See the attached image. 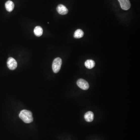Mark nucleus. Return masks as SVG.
Wrapping results in <instances>:
<instances>
[{
  "instance_id": "nucleus-2",
  "label": "nucleus",
  "mask_w": 140,
  "mask_h": 140,
  "mask_svg": "<svg viewBox=\"0 0 140 140\" xmlns=\"http://www.w3.org/2000/svg\"><path fill=\"white\" fill-rule=\"evenodd\" d=\"M62 64V60L60 58H57L54 59L52 64V69L53 72L57 73L60 71Z\"/></svg>"
},
{
  "instance_id": "nucleus-3",
  "label": "nucleus",
  "mask_w": 140,
  "mask_h": 140,
  "mask_svg": "<svg viewBox=\"0 0 140 140\" xmlns=\"http://www.w3.org/2000/svg\"><path fill=\"white\" fill-rule=\"evenodd\" d=\"M77 85L83 90H87L89 88L88 83L83 79H78L77 82Z\"/></svg>"
},
{
  "instance_id": "nucleus-1",
  "label": "nucleus",
  "mask_w": 140,
  "mask_h": 140,
  "mask_svg": "<svg viewBox=\"0 0 140 140\" xmlns=\"http://www.w3.org/2000/svg\"><path fill=\"white\" fill-rule=\"evenodd\" d=\"M19 116L25 123H31L33 121L32 113L27 110H22L19 113Z\"/></svg>"
},
{
  "instance_id": "nucleus-5",
  "label": "nucleus",
  "mask_w": 140,
  "mask_h": 140,
  "mask_svg": "<svg viewBox=\"0 0 140 140\" xmlns=\"http://www.w3.org/2000/svg\"><path fill=\"white\" fill-rule=\"evenodd\" d=\"M121 8L124 10H128L131 7V4L129 0H118Z\"/></svg>"
},
{
  "instance_id": "nucleus-7",
  "label": "nucleus",
  "mask_w": 140,
  "mask_h": 140,
  "mask_svg": "<svg viewBox=\"0 0 140 140\" xmlns=\"http://www.w3.org/2000/svg\"><path fill=\"white\" fill-rule=\"evenodd\" d=\"M84 119L88 122H90L93 121L94 119V114L92 112L88 111L84 114Z\"/></svg>"
},
{
  "instance_id": "nucleus-4",
  "label": "nucleus",
  "mask_w": 140,
  "mask_h": 140,
  "mask_svg": "<svg viewBox=\"0 0 140 140\" xmlns=\"http://www.w3.org/2000/svg\"><path fill=\"white\" fill-rule=\"evenodd\" d=\"M7 64L8 67L11 70L15 69L17 67V63L16 60L12 57L9 58L7 60Z\"/></svg>"
},
{
  "instance_id": "nucleus-8",
  "label": "nucleus",
  "mask_w": 140,
  "mask_h": 140,
  "mask_svg": "<svg viewBox=\"0 0 140 140\" xmlns=\"http://www.w3.org/2000/svg\"><path fill=\"white\" fill-rule=\"evenodd\" d=\"M14 5V3L11 1H7L5 4V7L7 11L11 12L13 10Z\"/></svg>"
},
{
  "instance_id": "nucleus-9",
  "label": "nucleus",
  "mask_w": 140,
  "mask_h": 140,
  "mask_svg": "<svg viewBox=\"0 0 140 140\" xmlns=\"http://www.w3.org/2000/svg\"><path fill=\"white\" fill-rule=\"evenodd\" d=\"M85 66L88 69H91L95 66L96 63L95 62L92 60H87L84 63Z\"/></svg>"
},
{
  "instance_id": "nucleus-11",
  "label": "nucleus",
  "mask_w": 140,
  "mask_h": 140,
  "mask_svg": "<svg viewBox=\"0 0 140 140\" xmlns=\"http://www.w3.org/2000/svg\"><path fill=\"white\" fill-rule=\"evenodd\" d=\"M84 36V32L81 29H78L74 32V37L76 39H79L83 37Z\"/></svg>"
},
{
  "instance_id": "nucleus-6",
  "label": "nucleus",
  "mask_w": 140,
  "mask_h": 140,
  "mask_svg": "<svg viewBox=\"0 0 140 140\" xmlns=\"http://www.w3.org/2000/svg\"><path fill=\"white\" fill-rule=\"evenodd\" d=\"M57 10L58 13L61 15H65L68 13V10L67 8L62 4H60L58 6Z\"/></svg>"
},
{
  "instance_id": "nucleus-10",
  "label": "nucleus",
  "mask_w": 140,
  "mask_h": 140,
  "mask_svg": "<svg viewBox=\"0 0 140 140\" xmlns=\"http://www.w3.org/2000/svg\"><path fill=\"white\" fill-rule=\"evenodd\" d=\"M34 33L36 36H41L43 33V29L40 26L36 27L34 29Z\"/></svg>"
}]
</instances>
